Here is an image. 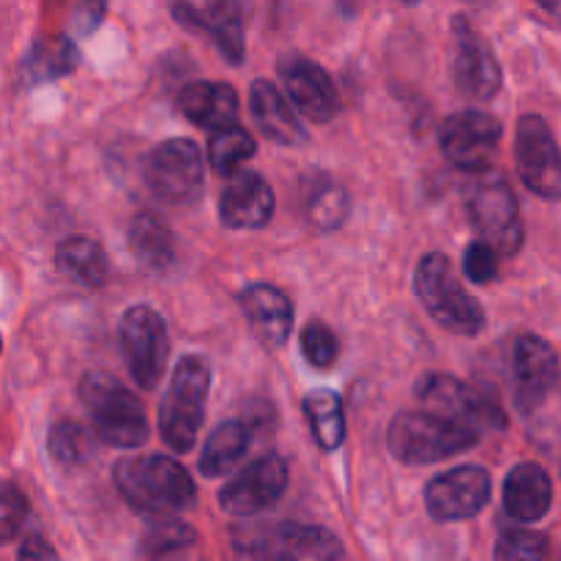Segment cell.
I'll list each match as a JSON object with an SVG mask.
<instances>
[{"label": "cell", "mask_w": 561, "mask_h": 561, "mask_svg": "<svg viewBox=\"0 0 561 561\" xmlns=\"http://www.w3.org/2000/svg\"><path fill=\"white\" fill-rule=\"evenodd\" d=\"M115 488L135 513L146 518H173L195 504L197 488L190 471L168 455H140L118 460Z\"/></svg>", "instance_id": "1"}, {"label": "cell", "mask_w": 561, "mask_h": 561, "mask_svg": "<svg viewBox=\"0 0 561 561\" xmlns=\"http://www.w3.org/2000/svg\"><path fill=\"white\" fill-rule=\"evenodd\" d=\"M82 405L91 411L96 436L118 449H135L148 442V416L140 398L131 394L118 378L91 370L77 383Z\"/></svg>", "instance_id": "2"}, {"label": "cell", "mask_w": 561, "mask_h": 561, "mask_svg": "<svg viewBox=\"0 0 561 561\" xmlns=\"http://www.w3.org/2000/svg\"><path fill=\"white\" fill-rule=\"evenodd\" d=\"M211 387V367L203 356H184L175 365L170 387L159 403V433L173 453L184 455L206 420V400Z\"/></svg>", "instance_id": "3"}, {"label": "cell", "mask_w": 561, "mask_h": 561, "mask_svg": "<svg viewBox=\"0 0 561 561\" xmlns=\"http://www.w3.org/2000/svg\"><path fill=\"white\" fill-rule=\"evenodd\" d=\"M480 433L431 411H403L387 431V447L400 463L425 466L455 458L477 447Z\"/></svg>", "instance_id": "4"}, {"label": "cell", "mask_w": 561, "mask_h": 561, "mask_svg": "<svg viewBox=\"0 0 561 561\" xmlns=\"http://www.w3.org/2000/svg\"><path fill=\"white\" fill-rule=\"evenodd\" d=\"M414 290L427 316L447 332L460 334V337H474L485 329V310L458 283L444 252H431V255L422 257L414 272Z\"/></svg>", "instance_id": "5"}, {"label": "cell", "mask_w": 561, "mask_h": 561, "mask_svg": "<svg viewBox=\"0 0 561 561\" xmlns=\"http://www.w3.org/2000/svg\"><path fill=\"white\" fill-rule=\"evenodd\" d=\"M466 211L482 244L496 255L513 257L524 247V219L513 186L502 173L485 170L466 184Z\"/></svg>", "instance_id": "6"}, {"label": "cell", "mask_w": 561, "mask_h": 561, "mask_svg": "<svg viewBox=\"0 0 561 561\" xmlns=\"http://www.w3.org/2000/svg\"><path fill=\"white\" fill-rule=\"evenodd\" d=\"M422 403L427 405L431 414L444 416L449 422L469 427V431H502L507 427V416H504L502 405L491 398L488 392H480L471 383L460 381V378L447 376V373H433L416 389Z\"/></svg>", "instance_id": "7"}, {"label": "cell", "mask_w": 561, "mask_h": 561, "mask_svg": "<svg viewBox=\"0 0 561 561\" xmlns=\"http://www.w3.org/2000/svg\"><path fill=\"white\" fill-rule=\"evenodd\" d=\"M121 351L129 365L131 378L140 389L151 392L168 370L170 340L162 316L146 305H135L124 312L118 327Z\"/></svg>", "instance_id": "8"}, {"label": "cell", "mask_w": 561, "mask_h": 561, "mask_svg": "<svg viewBox=\"0 0 561 561\" xmlns=\"http://www.w3.org/2000/svg\"><path fill=\"white\" fill-rule=\"evenodd\" d=\"M203 153L192 140L175 137L151 151L146 162V184L170 206H190L203 195Z\"/></svg>", "instance_id": "9"}, {"label": "cell", "mask_w": 561, "mask_h": 561, "mask_svg": "<svg viewBox=\"0 0 561 561\" xmlns=\"http://www.w3.org/2000/svg\"><path fill=\"white\" fill-rule=\"evenodd\" d=\"M438 142L449 164L471 175L485 173L493 170L502 142V124L482 110H463L444 121Z\"/></svg>", "instance_id": "10"}, {"label": "cell", "mask_w": 561, "mask_h": 561, "mask_svg": "<svg viewBox=\"0 0 561 561\" xmlns=\"http://www.w3.org/2000/svg\"><path fill=\"white\" fill-rule=\"evenodd\" d=\"M515 164L526 190L546 201H561V151L551 126L540 115H524L518 121Z\"/></svg>", "instance_id": "11"}, {"label": "cell", "mask_w": 561, "mask_h": 561, "mask_svg": "<svg viewBox=\"0 0 561 561\" xmlns=\"http://www.w3.org/2000/svg\"><path fill=\"white\" fill-rule=\"evenodd\" d=\"M455 33V58L453 80L458 91L471 102H488L502 88V66L493 55L491 44L471 27L466 16L453 20Z\"/></svg>", "instance_id": "12"}, {"label": "cell", "mask_w": 561, "mask_h": 561, "mask_svg": "<svg viewBox=\"0 0 561 561\" xmlns=\"http://www.w3.org/2000/svg\"><path fill=\"white\" fill-rule=\"evenodd\" d=\"M285 488H288V463L279 455H266L239 471L219 491V507L233 518H250L277 504Z\"/></svg>", "instance_id": "13"}, {"label": "cell", "mask_w": 561, "mask_h": 561, "mask_svg": "<svg viewBox=\"0 0 561 561\" xmlns=\"http://www.w3.org/2000/svg\"><path fill=\"white\" fill-rule=\"evenodd\" d=\"M491 502V474L480 466H458L425 488V504L436 520H469Z\"/></svg>", "instance_id": "14"}, {"label": "cell", "mask_w": 561, "mask_h": 561, "mask_svg": "<svg viewBox=\"0 0 561 561\" xmlns=\"http://www.w3.org/2000/svg\"><path fill=\"white\" fill-rule=\"evenodd\" d=\"M559 378V356L537 334H520L513 345V398L518 411L531 414L546 403Z\"/></svg>", "instance_id": "15"}, {"label": "cell", "mask_w": 561, "mask_h": 561, "mask_svg": "<svg viewBox=\"0 0 561 561\" xmlns=\"http://www.w3.org/2000/svg\"><path fill=\"white\" fill-rule=\"evenodd\" d=\"M279 80L285 82V91L294 99L301 115H307L316 124H327L340 113V93L334 80L323 66L305 55H285L277 64Z\"/></svg>", "instance_id": "16"}, {"label": "cell", "mask_w": 561, "mask_h": 561, "mask_svg": "<svg viewBox=\"0 0 561 561\" xmlns=\"http://www.w3.org/2000/svg\"><path fill=\"white\" fill-rule=\"evenodd\" d=\"M173 14L181 25L211 38L225 60H244V22L236 0H175Z\"/></svg>", "instance_id": "17"}, {"label": "cell", "mask_w": 561, "mask_h": 561, "mask_svg": "<svg viewBox=\"0 0 561 561\" xmlns=\"http://www.w3.org/2000/svg\"><path fill=\"white\" fill-rule=\"evenodd\" d=\"M219 217L225 228L257 230L274 217V192L255 170H239L230 175L219 197Z\"/></svg>", "instance_id": "18"}, {"label": "cell", "mask_w": 561, "mask_h": 561, "mask_svg": "<svg viewBox=\"0 0 561 561\" xmlns=\"http://www.w3.org/2000/svg\"><path fill=\"white\" fill-rule=\"evenodd\" d=\"M239 305L250 321L252 334L266 348H283L294 329V305L279 288L266 283H252L241 288Z\"/></svg>", "instance_id": "19"}, {"label": "cell", "mask_w": 561, "mask_h": 561, "mask_svg": "<svg viewBox=\"0 0 561 561\" xmlns=\"http://www.w3.org/2000/svg\"><path fill=\"white\" fill-rule=\"evenodd\" d=\"M179 110L206 131H222L239 121V93L228 82H190L179 93Z\"/></svg>", "instance_id": "20"}, {"label": "cell", "mask_w": 561, "mask_h": 561, "mask_svg": "<svg viewBox=\"0 0 561 561\" xmlns=\"http://www.w3.org/2000/svg\"><path fill=\"white\" fill-rule=\"evenodd\" d=\"M553 504V482L537 463H518L504 480V513L520 524H537Z\"/></svg>", "instance_id": "21"}, {"label": "cell", "mask_w": 561, "mask_h": 561, "mask_svg": "<svg viewBox=\"0 0 561 561\" xmlns=\"http://www.w3.org/2000/svg\"><path fill=\"white\" fill-rule=\"evenodd\" d=\"M252 118L257 121V129L277 146L296 148L307 140V131L301 126L299 115L290 107L288 99L279 93V88L268 80H255L250 88Z\"/></svg>", "instance_id": "22"}, {"label": "cell", "mask_w": 561, "mask_h": 561, "mask_svg": "<svg viewBox=\"0 0 561 561\" xmlns=\"http://www.w3.org/2000/svg\"><path fill=\"white\" fill-rule=\"evenodd\" d=\"M279 561H345L343 542L323 526L285 524L274 537Z\"/></svg>", "instance_id": "23"}, {"label": "cell", "mask_w": 561, "mask_h": 561, "mask_svg": "<svg viewBox=\"0 0 561 561\" xmlns=\"http://www.w3.org/2000/svg\"><path fill=\"white\" fill-rule=\"evenodd\" d=\"M129 250L148 272H168L175 261V241L162 217L142 211L129 225Z\"/></svg>", "instance_id": "24"}, {"label": "cell", "mask_w": 561, "mask_h": 561, "mask_svg": "<svg viewBox=\"0 0 561 561\" xmlns=\"http://www.w3.org/2000/svg\"><path fill=\"white\" fill-rule=\"evenodd\" d=\"M252 444V427L241 420H228L222 425L214 427L208 436L206 447L201 455V474L203 477H217L230 474L239 466V460L250 453Z\"/></svg>", "instance_id": "25"}, {"label": "cell", "mask_w": 561, "mask_h": 561, "mask_svg": "<svg viewBox=\"0 0 561 561\" xmlns=\"http://www.w3.org/2000/svg\"><path fill=\"white\" fill-rule=\"evenodd\" d=\"M55 263H58V272L75 279L77 285L102 288L107 283V257H104L102 247L88 236H71V239L60 241L55 250Z\"/></svg>", "instance_id": "26"}, {"label": "cell", "mask_w": 561, "mask_h": 561, "mask_svg": "<svg viewBox=\"0 0 561 561\" xmlns=\"http://www.w3.org/2000/svg\"><path fill=\"white\" fill-rule=\"evenodd\" d=\"M301 405H305L316 442L323 449H337L345 442V414L340 394L332 389H312Z\"/></svg>", "instance_id": "27"}, {"label": "cell", "mask_w": 561, "mask_h": 561, "mask_svg": "<svg viewBox=\"0 0 561 561\" xmlns=\"http://www.w3.org/2000/svg\"><path fill=\"white\" fill-rule=\"evenodd\" d=\"M77 60V47L64 36L44 38V42L33 44L31 55L22 64V75H25L27 82H47L58 80V77L75 71Z\"/></svg>", "instance_id": "28"}, {"label": "cell", "mask_w": 561, "mask_h": 561, "mask_svg": "<svg viewBox=\"0 0 561 561\" xmlns=\"http://www.w3.org/2000/svg\"><path fill=\"white\" fill-rule=\"evenodd\" d=\"M252 157H255V137L241 129L239 124L214 131L208 140V162L219 175H236L241 164Z\"/></svg>", "instance_id": "29"}, {"label": "cell", "mask_w": 561, "mask_h": 561, "mask_svg": "<svg viewBox=\"0 0 561 561\" xmlns=\"http://www.w3.org/2000/svg\"><path fill=\"white\" fill-rule=\"evenodd\" d=\"M305 214L318 230H334L345 222L348 217V195L343 186L332 184V181H318L305 201Z\"/></svg>", "instance_id": "30"}, {"label": "cell", "mask_w": 561, "mask_h": 561, "mask_svg": "<svg viewBox=\"0 0 561 561\" xmlns=\"http://www.w3.org/2000/svg\"><path fill=\"white\" fill-rule=\"evenodd\" d=\"M47 447L60 466H82L93 455V436L80 422L64 420L53 425Z\"/></svg>", "instance_id": "31"}, {"label": "cell", "mask_w": 561, "mask_h": 561, "mask_svg": "<svg viewBox=\"0 0 561 561\" xmlns=\"http://www.w3.org/2000/svg\"><path fill=\"white\" fill-rule=\"evenodd\" d=\"M195 542V531L175 518H157L142 531L140 551L151 559H164Z\"/></svg>", "instance_id": "32"}, {"label": "cell", "mask_w": 561, "mask_h": 561, "mask_svg": "<svg viewBox=\"0 0 561 561\" xmlns=\"http://www.w3.org/2000/svg\"><path fill=\"white\" fill-rule=\"evenodd\" d=\"M548 537L529 529H507L496 542L499 561H548Z\"/></svg>", "instance_id": "33"}, {"label": "cell", "mask_w": 561, "mask_h": 561, "mask_svg": "<svg viewBox=\"0 0 561 561\" xmlns=\"http://www.w3.org/2000/svg\"><path fill=\"white\" fill-rule=\"evenodd\" d=\"M301 351H305V359L310 362L312 367L329 370L340 356V340L327 323L312 321L307 323L305 332H301Z\"/></svg>", "instance_id": "34"}, {"label": "cell", "mask_w": 561, "mask_h": 561, "mask_svg": "<svg viewBox=\"0 0 561 561\" xmlns=\"http://www.w3.org/2000/svg\"><path fill=\"white\" fill-rule=\"evenodd\" d=\"M27 520V499L14 482L0 480V542H11Z\"/></svg>", "instance_id": "35"}, {"label": "cell", "mask_w": 561, "mask_h": 561, "mask_svg": "<svg viewBox=\"0 0 561 561\" xmlns=\"http://www.w3.org/2000/svg\"><path fill=\"white\" fill-rule=\"evenodd\" d=\"M463 272L477 285L493 283L499 274V255L482 241H474L463 255Z\"/></svg>", "instance_id": "36"}, {"label": "cell", "mask_w": 561, "mask_h": 561, "mask_svg": "<svg viewBox=\"0 0 561 561\" xmlns=\"http://www.w3.org/2000/svg\"><path fill=\"white\" fill-rule=\"evenodd\" d=\"M104 14H107V0H80L75 11V27L80 36H91L99 25H102Z\"/></svg>", "instance_id": "37"}, {"label": "cell", "mask_w": 561, "mask_h": 561, "mask_svg": "<svg viewBox=\"0 0 561 561\" xmlns=\"http://www.w3.org/2000/svg\"><path fill=\"white\" fill-rule=\"evenodd\" d=\"M20 561H60V559H58V553L53 551V546L44 540V537L31 535L25 542H22Z\"/></svg>", "instance_id": "38"}, {"label": "cell", "mask_w": 561, "mask_h": 561, "mask_svg": "<svg viewBox=\"0 0 561 561\" xmlns=\"http://www.w3.org/2000/svg\"><path fill=\"white\" fill-rule=\"evenodd\" d=\"M537 3H542V5H546V9H559V5H561V0H537Z\"/></svg>", "instance_id": "39"}, {"label": "cell", "mask_w": 561, "mask_h": 561, "mask_svg": "<svg viewBox=\"0 0 561 561\" xmlns=\"http://www.w3.org/2000/svg\"><path fill=\"white\" fill-rule=\"evenodd\" d=\"M359 3H362V0H343V5L348 11H356V5H359Z\"/></svg>", "instance_id": "40"}, {"label": "cell", "mask_w": 561, "mask_h": 561, "mask_svg": "<svg viewBox=\"0 0 561 561\" xmlns=\"http://www.w3.org/2000/svg\"><path fill=\"white\" fill-rule=\"evenodd\" d=\"M403 3H416V0H403Z\"/></svg>", "instance_id": "41"}, {"label": "cell", "mask_w": 561, "mask_h": 561, "mask_svg": "<svg viewBox=\"0 0 561 561\" xmlns=\"http://www.w3.org/2000/svg\"><path fill=\"white\" fill-rule=\"evenodd\" d=\"M0 348H3V340H0Z\"/></svg>", "instance_id": "42"}]
</instances>
